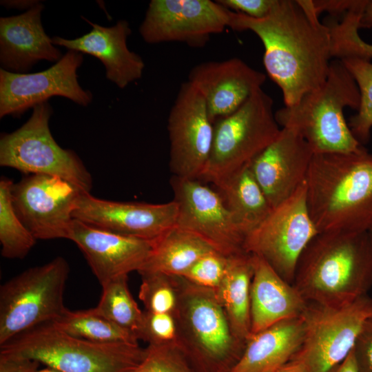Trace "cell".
Segmentation results:
<instances>
[{
  "instance_id": "42",
  "label": "cell",
  "mask_w": 372,
  "mask_h": 372,
  "mask_svg": "<svg viewBox=\"0 0 372 372\" xmlns=\"http://www.w3.org/2000/svg\"><path fill=\"white\" fill-rule=\"evenodd\" d=\"M275 372H309L304 363L299 358L293 357Z\"/></svg>"
},
{
  "instance_id": "19",
  "label": "cell",
  "mask_w": 372,
  "mask_h": 372,
  "mask_svg": "<svg viewBox=\"0 0 372 372\" xmlns=\"http://www.w3.org/2000/svg\"><path fill=\"white\" fill-rule=\"evenodd\" d=\"M68 239L81 251L101 285L132 271L138 272L153 246V240L112 233L74 218Z\"/></svg>"
},
{
  "instance_id": "27",
  "label": "cell",
  "mask_w": 372,
  "mask_h": 372,
  "mask_svg": "<svg viewBox=\"0 0 372 372\" xmlns=\"http://www.w3.org/2000/svg\"><path fill=\"white\" fill-rule=\"evenodd\" d=\"M213 251L216 250L201 238L175 226L153 240L149 256L138 273L181 276L198 259Z\"/></svg>"
},
{
  "instance_id": "31",
  "label": "cell",
  "mask_w": 372,
  "mask_h": 372,
  "mask_svg": "<svg viewBox=\"0 0 372 372\" xmlns=\"http://www.w3.org/2000/svg\"><path fill=\"white\" fill-rule=\"evenodd\" d=\"M369 0H358L357 3L343 14L341 21L327 24L331 38L332 58L372 59V44L363 41L358 33L360 19Z\"/></svg>"
},
{
  "instance_id": "20",
  "label": "cell",
  "mask_w": 372,
  "mask_h": 372,
  "mask_svg": "<svg viewBox=\"0 0 372 372\" xmlns=\"http://www.w3.org/2000/svg\"><path fill=\"white\" fill-rule=\"evenodd\" d=\"M266 80V76L238 58L194 66L188 81L203 95L211 122L236 111Z\"/></svg>"
},
{
  "instance_id": "23",
  "label": "cell",
  "mask_w": 372,
  "mask_h": 372,
  "mask_svg": "<svg viewBox=\"0 0 372 372\" xmlns=\"http://www.w3.org/2000/svg\"><path fill=\"white\" fill-rule=\"evenodd\" d=\"M251 285V335L303 315L309 303L264 259L254 255Z\"/></svg>"
},
{
  "instance_id": "24",
  "label": "cell",
  "mask_w": 372,
  "mask_h": 372,
  "mask_svg": "<svg viewBox=\"0 0 372 372\" xmlns=\"http://www.w3.org/2000/svg\"><path fill=\"white\" fill-rule=\"evenodd\" d=\"M304 334L302 316L251 335L241 357L229 372H275L298 351Z\"/></svg>"
},
{
  "instance_id": "3",
  "label": "cell",
  "mask_w": 372,
  "mask_h": 372,
  "mask_svg": "<svg viewBox=\"0 0 372 372\" xmlns=\"http://www.w3.org/2000/svg\"><path fill=\"white\" fill-rule=\"evenodd\" d=\"M372 285V236L362 233H319L302 254L293 286L309 304L347 305Z\"/></svg>"
},
{
  "instance_id": "1",
  "label": "cell",
  "mask_w": 372,
  "mask_h": 372,
  "mask_svg": "<svg viewBox=\"0 0 372 372\" xmlns=\"http://www.w3.org/2000/svg\"><path fill=\"white\" fill-rule=\"evenodd\" d=\"M228 27L251 30L260 38L265 70L281 89L285 106L296 104L325 81L332 61L331 38L313 0H276L262 19L229 10Z\"/></svg>"
},
{
  "instance_id": "29",
  "label": "cell",
  "mask_w": 372,
  "mask_h": 372,
  "mask_svg": "<svg viewBox=\"0 0 372 372\" xmlns=\"http://www.w3.org/2000/svg\"><path fill=\"white\" fill-rule=\"evenodd\" d=\"M102 293L94 310L139 340L143 318L127 285V276L117 277L101 285Z\"/></svg>"
},
{
  "instance_id": "13",
  "label": "cell",
  "mask_w": 372,
  "mask_h": 372,
  "mask_svg": "<svg viewBox=\"0 0 372 372\" xmlns=\"http://www.w3.org/2000/svg\"><path fill=\"white\" fill-rule=\"evenodd\" d=\"M170 185L178 205L176 226L198 236L226 256L245 251L246 236L216 190L198 179L174 176Z\"/></svg>"
},
{
  "instance_id": "9",
  "label": "cell",
  "mask_w": 372,
  "mask_h": 372,
  "mask_svg": "<svg viewBox=\"0 0 372 372\" xmlns=\"http://www.w3.org/2000/svg\"><path fill=\"white\" fill-rule=\"evenodd\" d=\"M53 110L48 102L33 107L29 119L19 129L0 138V165L26 175L59 177L84 192L92 187L91 174L79 156L63 149L54 139L49 121Z\"/></svg>"
},
{
  "instance_id": "43",
  "label": "cell",
  "mask_w": 372,
  "mask_h": 372,
  "mask_svg": "<svg viewBox=\"0 0 372 372\" xmlns=\"http://www.w3.org/2000/svg\"><path fill=\"white\" fill-rule=\"evenodd\" d=\"M1 4L6 6L7 8H16V9H28L33 8L37 3L38 1H1Z\"/></svg>"
},
{
  "instance_id": "35",
  "label": "cell",
  "mask_w": 372,
  "mask_h": 372,
  "mask_svg": "<svg viewBox=\"0 0 372 372\" xmlns=\"http://www.w3.org/2000/svg\"><path fill=\"white\" fill-rule=\"evenodd\" d=\"M229 256L213 251L198 259L182 276L196 285L216 291L226 272Z\"/></svg>"
},
{
  "instance_id": "14",
  "label": "cell",
  "mask_w": 372,
  "mask_h": 372,
  "mask_svg": "<svg viewBox=\"0 0 372 372\" xmlns=\"http://www.w3.org/2000/svg\"><path fill=\"white\" fill-rule=\"evenodd\" d=\"M167 130L173 176L200 180L211 154L214 124L203 95L189 81L180 87L169 114Z\"/></svg>"
},
{
  "instance_id": "40",
  "label": "cell",
  "mask_w": 372,
  "mask_h": 372,
  "mask_svg": "<svg viewBox=\"0 0 372 372\" xmlns=\"http://www.w3.org/2000/svg\"><path fill=\"white\" fill-rule=\"evenodd\" d=\"M358 2V0H313L316 12L319 14L324 12L336 16H343L351 10Z\"/></svg>"
},
{
  "instance_id": "22",
  "label": "cell",
  "mask_w": 372,
  "mask_h": 372,
  "mask_svg": "<svg viewBox=\"0 0 372 372\" xmlns=\"http://www.w3.org/2000/svg\"><path fill=\"white\" fill-rule=\"evenodd\" d=\"M41 3L19 15L0 18V63L3 70L23 74L41 60L63 56L41 23Z\"/></svg>"
},
{
  "instance_id": "45",
  "label": "cell",
  "mask_w": 372,
  "mask_h": 372,
  "mask_svg": "<svg viewBox=\"0 0 372 372\" xmlns=\"http://www.w3.org/2000/svg\"><path fill=\"white\" fill-rule=\"evenodd\" d=\"M37 372H63V371L53 367L47 366L46 368L43 369H40V370L39 369Z\"/></svg>"
},
{
  "instance_id": "37",
  "label": "cell",
  "mask_w": 372,
  "mask_h": 372,
  "mask_svg": "<svg viewBox=\"0 0 372 372\" xmlns=\"http://www.w3.org/2000/svg\"><path fill=\"white\" fill-rule=\"evenodd\" d=\"M360 372H372V318L364 322L353 349Z\"/></svg>"
},
{
  "instance_id": "41",
  "label": "cell",
  "mask_w": 372,
  "mask_h": 372,
  "mask_svg": "<svg viewBox=\"0 0 372 372\" xmlns=\"http://www.w3.org/2000/svg\"><path fill=\"white\" fill-rule=\"evenodd\" d=\"M328 372H360L353 350L351 351L343 361L335 365Z\"/></svg>"
},
{
  "instance_id": "5",
  "label": "cell",
  "mask_w": 372,
  "mask_h": 372,
  "mask_svg": "<svg viewBox=\"0 0 372 372\" xmlns=\"http://www.w3.org/2000/svg\"><path fill=\"white\" fill-rule=\"evenodd\" d=\"M177 344L196 372H229L245 344L235 335L215 292L178 276L174 314Z\"/></svg>"
},
{
  "instance_id": "39",
  "label": "cell",
  "mask_w": 372,
  "mask_h": 372,
  "mask_svg": "<svg viewBox=\"0 0 372 372\" xmlns=\"http://www.w3.org/2000/svg\"><path fill=\"white\" fill-rule=\"evenodd\" d=\"M40 364L34 360L0 355V372H37Z\"/></svg>"
},
{
  "instance_id": "33",
  "label": "cell",
  "mask_w": 372,
  "mask_h": 372,
  "mask_svg": "<svg viewBox=\"0 0 372 372\" xmlns=\"http://www.w3.org/2000/svg\"><path fill=\"white\" fill-rule=\"evenodd\" d=\"M142 282L138 298L145 311L174 314L178 298V276L160 272L140 273Z\"/></svg>"
},
{
  "instance_id": "30",
  "label": "cell",
  "mask_w": 372,
  "mask_h": 372,
  "mask_svg": "<svg viewBox=\"0 0 372 372\" xmlns=\"http://www.w3.org/2000/svg\"><path fill=\"white\" fill-rule=\"evenodd\" d=\"M13 183L5 177L0 180L1 253L6 258L23 259L37 240L22 223L14 209L11 194Z\"/></svg>"
},
{
  "instance_id": "36",
  "label": "cell",
  "mask_w": 372,
  "mask_h": 372,
  "mask_svg": "<svg viewBox=\"0 0 372 372\" xmlns=\"http://www.w3.org/2000/svg\"><path fill=\"white\" fill-rule=\"evenodd\" d=\"M177 326L174 315L143 311L139 340L148 344H177Z\"/></svg>"
},
{
  "instance_id": "26",
  "label": "cell",
  "mask_w": 372,
  "mask_h": 372,
  "mask_svg": "<svg viewBox=\"0 0 372 372\" xmlns=\"http://www.w3.org/2000/svg\"><path fill=\"white\" fill-rule=\"evenodd\" d=\"M214 186L246 236L263 222L272 210L249 166Z\"/></svg>"
},
{
  "instance_id": "15",
  "label": "cell",
  "mask_w": 372,
  "mask_h": 372,
  "mask_svg": "<svg viewBox=\"0 0 372 372\" xmlns=\"http://www.w3.org/2000/svg\"><path fill=\"white\" fill-rule=\"evenodd\" d=\"M83 54L69 50L50 68L35 73H13L0 70V118L19 117L30 108L53 96L65 97L86 107L92 94L83 90L77 79Z\"/></svg>"
},
{
  "instance_id": "21",
  "label": "cell",
  "mask_w": 372,
  "mask_h": 372,
  "mask_svg": "<svg viewBox=\"0 0 372 372\" xmlns=\"http://www.w3.org/2000/svg\"><path fill=\"white\" fill-rule=\"evenodd\" d=\"M85 20L92 25L91 31L74 39L54 37L53 44L96 57L105 68L107 79L119 88L139 79L145 64L127 48V38L131 34L128 22L120 20L112 27H104Z\"/></svg>"
},
{
  "instance_id": "2",
  "label": "cell",
  "mask_w": 372,
  "mask_h": 372,
  "mask_svg": "<svg viewBox=\"0 0 372 372\" xmlns=\"http://www.w3.org/2000/svg\"><path fill=\"white\" fill-rule=\"evenodd\" d=\"M307 204L319 233L372 229V154H314L306 178Z\"/></svg>"
},
{
  "instance_id": "32",
  "label": "cell",
  "mask_w": 372,
  "mask_h": 372,
  "mask_svg": "<svg viewBox=\"0 0 372 372\" xmlns=\"http://www.w3.org/2000/svg\"><path fill=\"white\" fill-rule=\"evenodd\" d=\"M354 79L360 94L356 114L351 116L349 127L358 141L363 145L370 139L372 128V63L357 58L341 60Z\"/></svg>"
},
{
  "instance_id": "7",
  "label": "cell",
  "mask_w": 372,
  "mask_h": 372,
  "mask_svg": "<svg viewBox=\"0 0 372 372\" xmlns=\"http://www.w3.org/2000/svg\"><path fill=\"white\" fill-rule=\"evenodd\" d=\"M273 100L256 90L234 113L214 124L211 154L200 179L214 185L249 166L278 136Z\"/></svg>"
},
{
  "instance_id": "12",
  "label": "cell",
  "mask_w": 372,
  "mask_h": 372,
  "mask_svg": "<svg viewBox=\"0 0 372 372\" xmlns=\"http://www.w3.org/2000/svg\"><path fill=\"white\" fill-rule=\"evenodd\" d=\"M82 192L67 180L43 174L26 175L11 189L18 217L37 240L68 239Z\"/></svg>"
},
{
  "instance_id": "17",
  "label": "cell",
  "mask_w": 372,
  "mask_h": 372,
  "mask_svg": "<svg viewBox=\"0 0 372 372\" xmlns=\"http://www.w3.org/2000/svg\"><path fill=\"white\" fill-rule=\"evenodd\" d=\"M178 205L101 199L82 192L73 218L112 233L154 240L176 225Z\"/></svg>"
},
{
  "instance_id": "10",
  "label": "cell",
  "mask_w": 372,
  "mask_h": 372,
  "mask_svg": "<svg viewBox=\"0 0 372 372\" xmlns=\"http://www.w3.org/2000/svg\"><path fill=\"white\" fill-rule=\"evenodd\" d=\"M318 234L307 207L305 180L247 235L244 249L264 259L293 285L298 260Z\"/></svg>"
},
{
  "instance_id": "8",
  "label": "cell",
  "mask_w": 372,
  "mask_h": 372,
  "mask_svg": "<svg viewBox=\"0 0 372 372\" xmlns=\"http://www.w3.org/2000/svg\"><path fill=\"white\" fill-rule=\"evenodd\" d=\"M67 260L57 256L29 268L0 287V345L16 335L59 318L67 309L64 292Z\"/></svg>"
},
{
  "instance_id": "38",
  "label": "cell",
  "mask_w": 372,
  "mask_h": 372,
  "mask_svg": "<svg viewBox=\"0 0 372 372\" xmlns=\"http://www.w3.org/2000/svg\"><path fill=\"white\" fill-rule=\"evenodd\" d=\"M225 8L255 19L267 17L276 0H218Z\"/></svg>"
},
{
  "instance_id": "6",
  "label": "cell",
  "mask_w": 372,
  "mask_h": 372,
  "mask_svg": "<svg viewBox=\"0 0 372 372\" xmlns=\"http://www.w3.org/2000/svg\"><path fill=\"white\" fill-rule=\"evenodd\" d=\"M138 343H97L68 335L52 322L0 345V355L34 360L63 372H132L144 360Z\"/></svg>"
},
{
  "instance_id": "44",
  "label": "cell",
  "mask_w": 372,
  "mask_h": 372,
  "mask_svg": "<svg viewBox=\"0 0 372 372\" xmlns=\"http://www.w3.org/2000/svg\"><path fill=\"white\" fill-rule=\"evenodd\" d=\"M372 26V1L369 0L360 19L361 28H371Z\"/></svg>"
},
{
  "instance_id": "4",
  "label": "cell",
  "mask_w": 372,
  "mask_h": 372,
  "mask_svg": "<svg viewBox=\"0 0 372 372\" xmlns=\"http://www.w3.org/2000/svg\"><path fill=\"white\" fill-rule=\"evenodd\" d=\"M358 87L342 61H331L325 81L292 106L275 112L281 128L299 134L314 154L350 153L362 145L353 135L344 116L345 107L358 110Z\"/></svg>"
},
{
  "instance_id": "46",
  "label": "cell",
  "mask_w": 372,
  "mask_h": 372,
  "mask_svg": "<svg viewBox=\"0 0 372 372\" xmlns=\"http://www.w3.org/2000/svg\"><path fill=\"white\" fill-rule=\"evenodd\" d=\"M370 232H371V236H372V229L370 231ZM371 318H372V317H371Z\"/></svg>"
},
{
  "instance_id": "28",
  "label": "cell",
  "mask_w": 372,
  "mask_h": 372,
  "mask_svg": "<svg viewBox=\"0 0 372 372\" xmlns=\"http://www.w3.org/2000/svg\"><path fill=\"white\" fill-rule=\"evenodd\" d=\"M57 329L72 336L97 343H138L137 338L98 313L94 308L70 311L51 322Z\"/></svg>"
},
{
  "instance_id": "16",
  "label": "cell",
  "mask_w": 372,
  "mask_h": 372,
  "mask_svg": "<svg viewBox=\"0 0 372 372\" xmlns=\"http://www.w3.org/2000/svg\"><path fill=\"white\" fill-rule=\"evenodd\" d=\"M229 10L210 0H152L139 28L148 43L178 41L203 47L228 27Z\"/></svg>"
},
{
  "instance_id": "11",
  "label": "cell",
  "mask_w": 372,
  "mask_h": 372,
  "mask_svg": "<svg viewBox=\"0 0 372 372\" xmlns=\"http://www.w3.org/2000/svg\"><path fill=\"white\" fill-rule=\"evenodd\" d=\"M372 317V299L367 295L341 307L308 304L302 315L304 334L293 357L309 372H328L353 350L364 324Z\"/></svg>"
},
{
  "instance_id": "18",
  "label": "cell",
  "mask_w": 372,
  "mask_h": 372,
  "mask_svg": "<svg viewBox=\"0 0 372 372\" xmlns=\"http://www.w3.org/2000/svg\"><path fill=\"white\" fill-rule=\"evenodd\" d=\"M313 154L299 134L281 128L277 138L250 163L249 168L272 209L305 182Z\"/></svg>"
},
{
  "instance_id": "34",
  "label": "cell",
  "mask_w": 372,
  "mask_h": 372,
  "mask_svg": "<svg viewBox=\"0 0 372 372\" xmlns=\"http://www.w3.org/2000/svg\"><path fill=\"white\" fill-rule=\"evenodd\" d=\"M132 372H196L176 343L148 344L142 362Z\"/></svg>"
},
{
  "instance_id": "25",
  "label": "cell",
  "mask_w": 372,
  "mask_h": 372,
  "mask_svg": "<svg viewBox=\"0 0 372 372\" xmlns=\"http://www.w3.org/2000/svg\"><path fill=\"white\" fill-rule=\"evenodd\" d=\"M252 254L242 251L229 256L225 276L215 291L236 337L245 344L251 336Z\"/></svg>"
}]
</instances>
